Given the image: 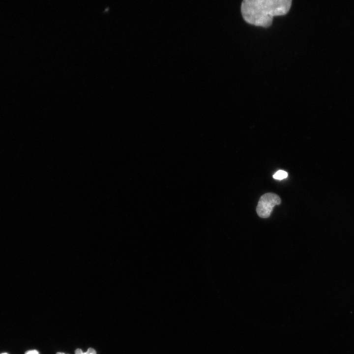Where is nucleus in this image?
<instances>
[{"label": "nucleus", "mask_w": 354, "mask_h": 354, "mask_svg": "<svg viewBox=\"0 0 354 354\" xmlns=\"http://www.w3.org/2000/svg\"><path fill=\"white\" fill-rule=\"evenodd\" d=\"M291 4V0H244L241 5V12L247 23L268 27L274 16L288 13Z\"/></svg>", "instance_id": "nucleus-1"}, {"label": "nucleus", "mask_w": 354, "mask_h": 354, "mask_svg": "<svg viewBox=\"0 0 354 354\" xmlns=\"http://www.w3.org/2000/svg\"><path fill=\"white\" fill-rule=\"evenodd\" d=\"M281 203L279 196L272 193H267L262 195L256 208L258 215L261 218L268 217L272 211L273 207Z\"/></svg>", "instance_id": "nucleus-2"}, {"label": "nucleus", "mask_w": 354, "mask_h": 354, "mask_svg": "<svg viewBox=\"0 0 354 354\" xmlns=\"http://www.w3.org/2000/svg\"><path fill=\"white\" fill-rule=\"evenodd\" d=\"M288 177V173L283 170H279L276 172L273 176L274 178L281 180L286 178Z\"/></svg>", "instance_id": "nucleus-3"}, {"label": "nucleus", "mask_w": 354, "mask_h": 354, "mask_svg": "<svg viewBox=\"0 0 354 354\" xmlns=\"http://www.w3.org/2000/svg\"><path fill=\"white\" fill-rule=\"evenodd\" d=\"M75 354H96L95 350L92 348H88L86 352H83L82 350L80 349L76 350L75 352Z\"/></svg>", "instance_id": "nucleus-4"}, {"label": "nucleus", "mask_w": 354, "mask_h": 354, "mask_svg": "<svg viewBox=\"0 0 354 354\" xmlns=\"http://www.w3.org/2000/svg\"><path fill=\"white\" fill-rule=\"evenodd\" d=\"M25 354H39V353L37 350H33L26 352Z\"/></svg>", "instance_id": "nucleus-5"}, {"label": "nucleus", "mask_w": 354, "mask_h": 354, "mask_svg": "<svg viewBox=\"0 0 354 354\" xmlns=\"http://www.w3.org/2000/svg\"><path fill=\"white\" fill-rule=\"evenodd\" d=\"M56 354H65L63 353L58 352V353H57Z\"/></svg>", "instance_id": "nucleus-6"}, {"label": "nucleus", "mask_w": 354, "mask_h": 354, "mask_svg": "<svg viewBox=\"0 0 354 354\" xmlns=\"http://www.w3.org/2000/svg\"><path fill=\"white\" fill-rule=\"evenodd\" d=\"M7 354V353H2V354Z\"/></svg>", "instance_id": "nucleus-7"}]
</instances>
